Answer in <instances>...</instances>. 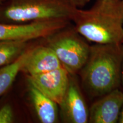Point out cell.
Instances as JSON below:
<instances>
[{
	"label": "cell",
	"instance_id": "obj_1",
	"mask_svg": "<svg viewBox=\"0 0 123 123\" xmlns=\"http://www.w3.org/2000/svg\"><path fill=\"white\" fill-rule=\"evenodd\" d=\"M123 64V43L91 46L88 60L79 73L86 94L97 99L121 88Z\"/></svg>",
	"mask_w": 123,
	"mask_h": 123
},
{
	"label": "cell",
	"instance_id": "obj_2",
	"mask_svg": "<svg viewBox=\"0 0 123 123\" xmlns=\"http://www.w3.org/2000/svg\"><path fill=\"white\" fill-rule=\"evenodd\" d=\"M71 21L76 31L87 41L95 44L122 43V0H98L88 10L76 8Z\"/></svg>",
	"mask_w": 123,
	"mask_h": 123
},
{
	"label": "cell",
	"instance_id": "obj_3",
	"mask_svg": "<svg viewBox=\"0 0 123 123\" xmlns=\"http://www.w3.org/2000/svg\"><path fill=\"white\" fill-rule=\"evenodd\" d=\"M76 8L67 0H5L0 5V22L24 24L71 21Z\"/></svg>",
	"mask_w": 123,
	"mask_h": 123
},
{
	"label": "cell",
	"instance_id": "obj_4",
	"mask_svg": "<svg viewBox=\"0 0 123 123\" xmlns=\"http://www.w3.org/2000/svg\"><path fill=\"white\" fill-rule=\"evenodd\" d=\"M47 45L51 48L62 66L70 75H76L88 60L91 46L74 27L61 29L46 38Z\"/></svg>",
	"mask_w": 123,
	"mask_h": 123
},
{
	"label": "cell",
	"instance_id": "obj_5",
	"mask_svg": "<svg viewBox=\"0 0 123 123\" xmlns=\"http://www.w3.org/2000/svg\"><path fill=\"white\" fill-rule=\"evenodd\" d=\"M65 20L43 21L24 24L0 22V41L31 40L46 38L69 25Z\"/></svg>",
	"mask_w": 123,
	"mask_h": 123
},
{
	"label": "cell",
	"instance_id": "obj_6",
	"mask_svg": "<svg viewBox=\"0 0 123 123\" xmlns=\"http://www.w3.org/2000/svg\"><path fill=\"white\" fill-rule=\"evenodd\" d=\"M70 74L64 67L39 74L28 75L29 84L60 105L69 85Z\"/></svg>",
	"mask_w": 123,
	"mask_h": 123
},
{
	"label": "cell",
	"instance_id": "obj_7",
	"mask_svg": "<svg viewBox=\"0 0 123 123\" xmlns=\"http://www.w3.org/2000/svg\"><path fill=\"white\" fill-rule=\"evenodd\" d=\"M76 75H70L69 85L61 104V115L64 123L89 122V108L81 92Z\"/></svg>",
	"mask_w": 123,
	"mask_h": 123
},
{
	"label": "cell",
	"instance_id": "obj_8",
	"mask_svg": "<svg viewBox=\"0 0 123 123\" xmlns=\"http://www.w3.org/2000/svg\"><path fill=\"white\" fill-rule=\"evenodd\" d=\"M123 105V90L118 88L97 99L89 109L91 123H117Z\"/></svg>",
	"mask_w": 123,
	"mask_h": 123
},
{
	"label": "cell",
	"instance_id": "obj_9",
	"mask_svg": "<svg viewBox=\"0 0 123 123\" xmlns=\"http://www.w3.org/2000/svg\"><path fill=\"white\" fill-rule=\"evenodd\" d=\"M62 67L56 54L50 46H38L29 49L22 71L33 75L50 71Z\"/></svg>",
	"mask_w": 123,
	"mask_h": 123
},
{
	"label": "cell",
	"instance_id": "obj_10",
	"mask_svg": "<svg viewBox=\"0 0 123 123\" xmlns=\"http://www.w3.org/2000/svg\"><path fill=\"white\" fill-rule=\"evenodd\" d=\"M29 92L32 104L38 120L42 123H55L59 119V105L33 86L30 85Z\"/></svg>",
	"mask_w": 123,
	"mask_h": 123
},
{
	"label": "cell",
	"instance_id": "obj_11",
	"mask_svg": "<svg viewBox=\"0 0 123 123\" xmlns=\"http://www.w3.org/2000/svg\"><path fill=\"white\" fill-rule=\"evenodd\" d=\"M29 42L22 40L0 41V67L17 60L27 50Z\"/></svg>",
	"mask_w": 123,
	"mask_h": 123
},
{
	"label": "cell",
	"instance_id": "obj_12",
	"mask_svg": "<svg viewBox=\"0 0 123 123\" xmlns=\"http://www.w3.org/2000/svg\"><path fill=\"white\" fill-rule=\"evenodd\" d=\"M29 49L15 62L0 68V96L9 90L19 72L22 71Z\"/></svg>",
	"mask_w": 123,
	"mask_h": 123
},
{
	"label": "cell",
	"instance_id": "obj_13",
	"mask_svg": "<svg viewBox=\"0 0 123 123\" xmlns=\"http://www.w3.org/2000/svg\"><path fill=\"white\" fill-rule=\"evenodd\" d=\"M15 119L13 108L6 104L0 108V123H12Z\"/></svg>",
	"mask_w": 123,
	"mask_h": 123
},
{
	"label": "cell",
	"instance_id": "obj_14",
	"mask_svg": "<svg viewBox=\"0 0 123 123\" xmlns=\"http://www.w3.org/2000/svg\"><path fill=\"white\" fill-rule=\"evenodd\" d=\"M67 1L74 7L81 9V7H84L88 4L90 0H67Z\"/></svg>",
	"mask_w": 123,
	"mask_h": 123
},
{
	"label": "cell",
	"instance_id": "obj_15",
	"mask_svg": "<svg viewBox=\"0 0 123 123\" xmlns=\"http://www.w3.org/2000/svg\"><path fill=\"white\" fill-rule=\"evenodd\" d=\"M118 123H123V105L122 108H121L119 118V120H118Z\"/></svg>",
	"mask_w": 123,
	"mask_h": 123
},
{
	"label": "cell",
	"instance_id": "obj_16",
	"mask_svg": "<svg viewBox=\"0 0 123 123\" xmlns=\"http://www.w3.org/2000/svg\"><path fill=\"white\" fill-rule=\"evenodd\" d=\"M121 88L123 90V68H122V75H121Z\"/></svg>",
	"mask_w": 123,
	"mask_h": 123
},
{
	"label": "cell",
	"instance_id": "obj_17",
	"mask_svg": "<svg viewBox=\"0 0 123 123\" xmlns=\"http://www.w3.org/2000/svg\"><path fill=\"white\" fill-rule=\"evenodd\" d=\"M104 1H120L121 0H104Z\"/></svg>",
	"mask_w": 123,
	"mask_h": 123
},
{
	"label": "cell",
	"instance_id": "obj_18",
	"mask_svg": "<svg viewBox=\"0 0 123 123\" xmlns=\"http://www.w3.org/2000/svg\"><path fill=\"white\" fill-rule=\"evenodd\" d=\"M4 1L5 0H0V5H1L2 4L3 2H4Z\"/></svg>",
	"mask_w": 123,
	"mask_h": 123
},
{
	"label": "cell",
	"instance_id": "obj_19",
	"mask_svg": "<svg viewBox=\"0 0 123 123\" xmlns=\"http://www.w3.org/2000/svg\"><path fill=\"white\" fill-rule=\"evenodd\" d=\"M122 43L123 44V41H122Z\"/></svg>",
	"mask_w": 123,
	"mask_h": 123
},
{
	"label": "cell",
	"instance_id": "obj_20",
	"mask_svg": "<svg viewBox=\"0 0 123 123\" xmlns=\"http://www.w3.org/2000/svg\"><path fill=\"white\" fill-rule=\"evenodd\" d=\"M122 2H123V0H122Z\"/></svg>",
	"mask_w": 123,
	"mask_h": 123
}]
</instances>
